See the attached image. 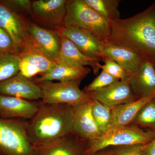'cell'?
Wrapping results in <instances>:
<instances>
[{"label": "cell", "instance_id": "1", "mask_svg": "<svg viewBox=\"0 0 155 155\" xmlns=\"http://www.w3.org/2000/svg\"><path fill=\"white\" fill-rule=\"evenodd\" d=\"M110 25L108 42L128 48L155 61V2L133 17L117 19Z\"/></svg>", "mask_w": 155, "mask_h": 155}, {"label": "cell", "instance_id": "2", "mask_svg": "<svg viewBox=\"0 0 155 155\" xmlns=\"http://www.w3.org/2000/svg\"><path fill=\"white\" fill-rule=\"evenodd\" d=\"M73 106L39 102L34 116L26 121V131L33 145L42 144L74 134Z\"/></svg>", "mask_w": 155, "mask_h": 155}, {"label": "cell", "instance_id": "3", "mask_svg": "<svg viewBox=\"0 0 155 155\" xmlns=\"http://www.w3.org/2000/svg\"><path fill=\"white\" fill-rule=\"evenodd\" d=\"M64 23L87 31L104 43L110 39V25L84 0H69L66 4Z\"/></svg>", "mask_w": 155, "mask_h": 155}, {"label": "cell", "instance_id": "4", "mask_svg": "<svg viewBox=\"0 0 155 155\" xmlns=\"http://www.w3.org/2000/svg\"><path fill=\"white\" fill-rule=\"evenodd\" d=\"M155 136V132L133 125L112 127L98 138L87 143L85 155H93L111 147L146 144Z\"/></svg>", "mask_w": 155, "mask_h": 155}, {"label": "cell", "instance_id": "5", "mask_svg": "<svg viewBox=\"0 0 155 155\" xmlns=\"http://www.w3.org/2000/svg\"><path fill=\"white\" fill-rule=\"evenodd\" d=\"M25 120L0 119V155H37Z\"/></svg>", "mask_w": 155, "mask_h": 155}, {"label": "cell", "instance_id": "6", "mask_svg": "<svg viewBox=\"0 0 155 155\" xmlns=\"http://www.w3.org/2000/svg\"><path fill=\"white\" fill-rule=\"evenodd\" d=\"M81 82L75 81L54 83L45 81L37 84L41 90L42 102L74 106L91 100L87 94L80 89Z\"/></svg>", "mask_w": 155, "mask_h": 155}, {"label": "cell", "instance_id": "7", "mask_svg": "<svg viewBox=\"0 0 155 155\" xmlns=\"http://www.w3.org/2000/svg\"><path fill=\"white\" fill-rule=\"evenodd\" d=\"M19 73L29 78L44 75L53 70L58 63L49 58L34 43L30 37L19 53Z\"/></svg>", "mask_w": 155, "mask_h": 155}, {"label": "cell", "instance_id": "8", "mask_svg": "<svg viewBox=\"0 0 155 155\" xmlns=\"http://www.w3.org/2000/svg\"><path fill=\"white\" fill-rule=\"evenodd\" d=\"M29 21L23 15L0 1V27L6 31L20 52L29 38Z\"/></svg>", "mask_w": 155, "mask_h": 155}, {"label": "cell", "instance_id": "9", "mask_svg": "<svg viewBox=\"0 0 155 155\" xmlns=\"http://www.w3.org/2000/svg\"><path fill=\"white\" fill-rule=\"evenodd\" d=\"M55 30L70 40L82 54L102 61L105 44L87 31L63 23Z\"/></svg>", "mask_w": 155, "mask_h": 155}, {"label": "cell", "instance_id": "10", "mask_svg": "<svg viewBox=\"0 0 155 155\" xmlns=\"http://www.w3.org/2000/svg\"><path fill=\"white\" fill-rule=\"evenodd\" d=\"M67 2L66 0L33 1L31 17L40 24L55 29L64 23Z\"/></svg>", "mask_w": 155, "mask_h": 155}, {"label": "cell", "instance_id": "11", "mask_svg": "<svg viewBox=\"0 0 155 155\" xmlns=\"http://www.w3.org/2000/svg\"><path fill=\"white\" fill-rule=\"evenodd\" d=\"M87 94L91 99L97 100L111 107L138 99L131 88L129 78L116 81L96 91Z\"/></svg>", "mask_w": 155, "mask_h": 155}, {"label": "cell", "instance_id": "12", "mask_svg": "<svg viewBox=\"0 0 155 155\" xmlns=\"http://www.w3.org/2000/svg\"><path fill=\"white\" fill-rule=\"evenodd\" d=\"M72 112L74 134L78 137L87 143L102 135L92 113L91 99L73 106Z\"/></svg>", "mask_w": 155, "mask_h": 155}, {"label": "cell", "instance_id": "13", "mask_svg": "<svg viewBox=\"0 0 155 155\" xmlns=\"http://www.w3.org/2000/svg\"><path fill=\"white\" fill-rule=\"evenodd\" d=\"M86 145V142L72 134L34 147L37 155H85Z\"/></svg>", "mask_w": 155, "mask_h": 155}, {"label": "cell", "instance_id": "14", "mask_svg": "<svg viewBox=\"0 0 155 155\" xmlns=\"http://www.w3.org/2000/svg\"><path fill=\"white\" fill-rule=\"evenodd\" d=\"M39 102L0 95V119L29 120L38 110Z\"/></svg>", "mask_w": 155, "mask_h": 155}, {"label": "cell", "instance_id": "15", "mask_svg": "<svg viewBox=\"0 0 155 155\" xmlns=\"http://www.w3.org/2000/svg\"><path fill=\"white\" fill-rule=\"evenodd\" d=\"M28 31L34 43L49 58L57 62L61 48L60 34L55 29L43 28L31 22L28 24Z\"/></svg>", "mask_w": 155, "mask_h": 155}, {"label": "cell", "instance_id": "16", "mask_svg": "<svg viewBox=\"0 0 155 155\" xmlns=\"http://www.w3.org/2000/svg\"><path fill=\"white\" fill-rule=\"evenodd\" d=\"M0 95L29 101H37L42 97L41 90L33 79L27 78L19 73L0 83Z\"/></svg>", "mask_w": 155, "mask_h": 155}, {"label": "cell", "instance_id": "17", "mask_svg": "<svg viewBox=\"0 0 155 155\" xmlns=\"http://www.w3.org/2000/svg\"><path fill=\"white\" fill-rule=\"evenodd\" d=\"M134 93L138 99L150 95L155 92V61L143 57L136 72L129 77Z\"/></svg>", "mask_w": 155, "mask_h": 155}, {"label": "cell", "instance_id": "18", "mask_svg": "<svg viewBox=\"0 0 155 155\" xmlns=\"http://www.w3.org/2000/svg\"><path fill=\"white\" fill-rule=\"evenodd\" d=\"M104 54L122 67L128 77H131L136 72L143 58L135 51L109 42L105 45Z\"/></svg>", "mask_w": 155, "mask_h": 155}, {"label": "cell", "instance_id": "19", "mask_svg": "<svg viewBox=\"0 0 155 155\" xmlns=\"http://www.w3.org/2000/svg\"><path fill=\"white\" fill-rule=\"evenodd\" d=\"M60 35L61 48L57 63H68L82 67L90 66L92 68L95 75H97L100 69L98 65L101 61L85 56L70 40L62 35Z\"/></svg>", "mask_w": 155, "mask_h": 155}, {"label": "cell", "instance_id": "20", "mask_svg": "<svg viewBox=\"0 0 155 155\" xmlns=\"http://www.w3.org/2000/svg\"><path fill=\"white\" fill-rule=\"evenodd\" d=\"M91 71V69L88 67L68 63H58L51 72L32 79L36 84L45 81L58 80L60 82L81 81Z\"/></svg>", "mask_w": 155, "mask_h": 155}, {"label": "cell", "instance_id": "21", "mask_svg": "<svg viewBox=\"0 0 155 155\" xmlns=\"http://www.w3.org/2000/svg\"><path fill=\"white\" fill-rule=\"evenodd\" d=\"M155 97V92L146 97L112 107V119L109 129L131 125L141 108Z\"/></svg>", "mask_w": 155, "mask_h": 155}, {"label": "cell", "instance_id": "22", "mask_svg": "<svg viewBox=\"0 0 155 155\" xmlns=\"http://www.w3.org/2000/svg\"><path fill=\"white\" fill-rule=\"evenodd\" d=\"M84 2L108 22L120 19L119 0H84Z\"/></svg>", "mask_w": 155, "mask_h": 155}, {"label": "cell", "instance_id": "23", "mask_svg": "<svg viewBox=\"0 0 155 155\" xmlns=\"http://www.w3.org/2000/svg\"><path fill=\"white\" fill-rule=\"evenodd\" d=\"M19 54L0 52V83L19 73Z\"/></svg>", "mask_w": 155, "mask_h": 155}, {"label": "cell", "instance_id": "24", "mask_svg": "<svg viewBox=\"0 0 155 155\" xmlns=\"http://www.w3.org/2000/svg\"><path fill=\"white\" fill-rule=\"evenodd\" d=\"M130 125L155 133V97L141 108Z\"/></svg>", "mask_w": 155, "mask_h": 155}, {"label": "cell", "instance_id": "25", "mask_svg": "<svg viewBox=\"0 0 155 155\" xmlns=\"http://www.w3.org/2000/svg\"><path fill=\"white\" fill-rule=\"evenodd\" d=\"M91 107L95 122L103 134L109 129L110 125L112 107L94 99H91Z\"/></svg>", "mask_w": 155, "mask_h": 155}, {"label": "cell", "instance_id": "26", "mask_svg": "<svg viewBox=\"0 0 155 155\" xmlns=\"http://www.w3.org/2000/svg\"><path fill=\"white\" fill-rule=\"evenodd\" d=\"M104 65H98L99 68L107 72L111 76L119 80H124L128 78V75L124 69L116 61L109 57L105 56L103 59Z\"/></svg>", "mask_w": 155, "mask_h": 155}, {"label": "cell", "instance_id": "27", "mask_svg": "<svg viewBox=\"0 0 155 155\" xmlns=\"http://www.w3.org/2000/svg\"><path fill=\"white\" fill-rule=\"evenodd\" d=\"M119 80H120L111 76L104 70H102L99 75L94 78L91 83L85 86L82 91L86 93L96 91Z\"/></svg>", "mask_w": 155, "mask_h": 155}, {"label": "cell", "instance_id": "28", "mask_svg": "<svg viewBox=\"0 0 155 155\" xmlns=\"http://www.w3.org/2000/svg\"><path fill=\"white\" fill-rule=\"evenodd\" d=\"M0 52L19 54L13 40L6 31L0 27Z\"/></svg>", "mask_w": 155, "mask_h": 155}, {"label": "cell", "instance_id": "29", "mask_svg": "<svg viewBox=\"0 0 155 155\" xmlns=\"http://www.w3.org/2000/svg\"><path fill=\"white\" fill-rule=\"evenodd\" d=\"M142 145L111 147L114 155H144L142 151Z\"/></svg>", "mask_w": 155, "mask_h": 155}, {"label": "cell", "instance_id": "30", "mask_svg": "<svg viewBox=\"0 0 155 155\" xmlns=\"http://www.w3.org/2000/svg\"><path fill=\"white\" fill-rule=\"evenodd\" d=\"M5 2L17 12L20 11L31 16L32 2L28 0H8Z\"/></svg>", "mask_w": 155, "mask_h": 155}, {"label": "cell", "instance_id": "31", "mask_svg": "<svg viewBox=\"0 0 155 155\" xmlns=\"http://www.w3.org/2000/svg\"><path fill=\"white\" fill-rule=\"evenodd\" d=\"M141 150L144 155H155V136L149 143L142 145Z\"/></svg>", "mask_w": 155, "mask_h": 155}, {"label": "cell", "instance_id": "32", "mask_svg": "<svg viewBox=\"0 0 155 155\" xmlns=\"http://www.w3.org/2000/svg\"><path fill=\"white\" fill-rule=\"evenodd\" d=\"M93 155H114L110 147L107 148L98 152Z\"/></svg>", "mask_w": 155, "mask_h": 155}, {"label": "cell", "instance_id": "33", "mask_svg": "<svg viewBox=\"0 0 155 155\" xmlns=\"http://www.w3.org/2000/svg\"></svg>", "mask_w": 155, "mask_h": 155}]
</instances>
